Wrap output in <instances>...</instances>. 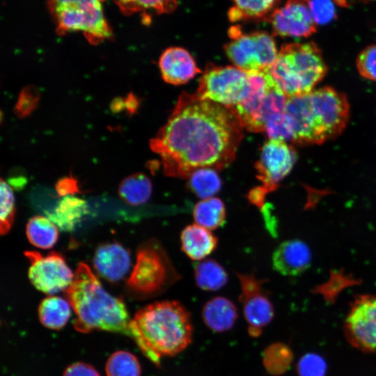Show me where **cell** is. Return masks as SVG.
<instances>
[{
    "label": "cell",
    "instance_id": "obj_21",
    "mask_svg": "<svg viewBox=\"0 0 376 376\" xmlns=\"http://www.w3.org/2000/svg\"><path fill=\"white\" fill-rule=\"evenodd\" d=\"M205 324L212 331L221 333L233 328L237 319L235 304L224 297H215L207 301L202 309Z\"/></svg>",
    "mask_w": 376,
    "mask_h": 376
},
{
    "label": "cell",
    "instance_id": "obj_30",
    "mask_svg": "<svg viewBox=\"0 0 376 376\" xmlns=\"http://www.w3.org/2000/svg\"><path fill=\"white\" fill-rule=\"evenodd\" d=\"M187 179L189 191L202 199L214 197L222 186L217 170L210 168L197 169L193 171Z\"/></svg>",
    "mask_w": 376,
    "mask_h": 376
},
{
    "label": "cell",
    "instance_id": "obj_7",
    "mask_svg": "<svg viewBox=\"0 0 376 376\" xmlns=\"http://www.w3.org/2000/svg\"><path fill=\"white\" fill-rule=\"evenodd\" d=\"M297 158L295 148L285 141L274 139L266 141L255 165L256 178L261 185L247 194L249 203L258 209L263 208L267 194L276 190L279 182L290 173Z\"/></svg>",
    "mask_w": 376,
    "mask_h": 376
},
{
    "label": "cell",
    "instance_id": "obj_15",
    "mask_svg": "<svg viewBox=\"0 0 376 376\" xmlns=\"http://www.w3.org/2000/svg\"><path fill=\"white\" fill-rule=\"evenodd\" d=\"M246 72L245 93L234 109L244 128L251 132L264 131L260 122V111L267 93L276 83L267 70Z\"/></svg>",
    "mask_w": 376,
    "mask_h": 376
},
{
    "label": "cell",
    "instance_id": "obj_12",
    "mask_svg": "<svg viewBox=\"0 0 376 376\" xmlns=\"http://www.w3.org/2000/svg\"><path fill=\"white\" fill-rule=\"evenodd\" d=\"M31 266L29 278L38 290L49 295L65 291L71 284L74 274L58 253L52 251L42 256L35 251L25 252Z\"/></svg>",
    "mask_w": 376,
    "mask_h": 376
},
{
    "label": "cell",
    "instance_id": "obj_40",
    "mask_svg": "<svg viewBox=\"0 0 376 376\" xmlns=\"http://www.w3.org/2000/svg\"><path fill=\"white\" fill-rule=\"evenodd\" d=\"M56 189L61 195L67 196L77 191V182L73 178H65L58 182Z\"/></svg>",
    "mask_w": 376,
    "mask_h": 376
},
{
    "label": "cell",
    "instance_id": "obj_28",
    "mask_svg": "<svg viewBox=\"0 0 376 376\" xmlns=\"http://www.w3.org/2000/svg\"><path fill=\"white\" fill-rule=\"evenodd\" d=\"M26 233L31 244L40 249L52 248L58 237L57 226L48 217L35 216L26 226Z\"/></svg>",
    "mask_w": 376,
    "mask_h": 376
},
{
    "label": "cell",
    "instance_id": "obj_34",
    "mask_svg": "<svg viewBox=\"0 0 376 376\" xmlns=\"http://www.w3.org/2000/svg\"><path fill=\"white\" fill-rule=\"evenodd\" d=\"M0 189V230L1 235H5L10 230L14 221L15 196L10 185L3 179L1 180Z\"/></svg>",
    "mask_w": 376,
    "mask_h": 376
},
{
    "label": "cell",
    "instance_id": "obj_32",
    "mask_svg": "<svg viewBox=\"0 0 376 376\" xmlns=\"http://www.w3.org/2000/svg\"><path fill=\"white\" fill-rule=\"evenodd\" d=\"M107 376H140L141 366L137 358L126 351L113 353L106 363Z\"/></svg>",
    "mask_w": 376,
    "mask_h": 376
},
{
    "label": "cell",
    "instance_id": "obj_38",
    "mask_svg": "<svg viewBox=\"0 0 376 376\" xmlns=\"http://www.w3.org/2000/svg\"><path fill=\"white\" fill-rule=\"evenodd\" d=\"M38 99V93L34 92L33 88H25L20 94L17 103V114L24 116L30 113L37 104Z\"/></svg>",
    "mask_w": 376,
    "mask_h": 376
},
{
    "label": "cell",
    "instance_id": "obj_5",
    "mask_svg": "<svg viewBox=\"0 0 376 376\" xmlns=\"http://www.w3.org/2000/svg\"><path fill=\"white\" fill-rule=\"evenodd\" d=\"M181 279L161 243L155 239L141 243L136 263L125 284L128 296L146 299L159 295Z\"/></svg>",
    "mask_w": 376,
    "mask_h": 376
},
{
    "label": "cell",
    "instance_id": "obj_1",
    "mask_svg": "<svg viewBox=\"0 0 376 376\" xmlns=\"http://www.w3.org/2000/svg\"><path fill=\"white\" fill-rule=\"evenodd\" d=\"M244 128L234 107L183 93L150 145L161 157L166 175L188 178L199 169L228 167Z\"/></svg>",
    "mask_w": 376,
    "mask_h": 376
},
{
    "label": "cell",
    "instance_id": "obj_14",
    "mask_svg": "<svg viewBox=\"0 0 376 376\" xmlns=\"http://www.w3.org/2000/svg\"><path fill=\"white\" fill-rule=\"evenodd\" d=\"M310 0H288L267 19L272 33L281 37L307 38L316 32L318 24L310 8Z\"/></svg>",
    "mask_w": 376,
    "mask_h": 376
},
{
    "label": "cell",
    "instance_id": "obj_18",
    "mask_svg": "<svg viewBox=\"0 0 376 376\" xmlns=\"http://www.w3.org/2000/svg\"><path fill=\"white\" fill-rule=\"evenodd\" d=\"M93 263L102 277L111 282L118 281L130 269V254L118 243L104 244L96 249Z\"/></svg>",
    "mask_w": 376,
    "mask_h": 376
},
{
    "label": "cell",
    "instance_id": "obj_11",
    "mask_svg": "<svg viewBox=\"0 0 376 376\" xmlns=\"http://www.w3.org/2000/svg\"><path fill=\"white\" fill-rule=\"evenodd\" d=\"M347 340L364 352H376V296L363 295L352 302L345 320Z\"/></svg>",
    "mask_w": 376,
    "mask_h": 376
},
{
    "label": "cell",
    "instance_id": "obj_9",
    "mask_svg": "<svg viewBox=\"0 0 376 376\" xmlns=\"http://www.w3.org/2000/svg\"><path fill=\"white\" fill-rule=\"evenodd\" d=\"M247 72L234 66H209L201 76L196 95L222 105L234 107L243 97Z\"/></svg>",
    "mask_w": 376,
    "mask_h": 376
},
{
    "label": "cell",
    "instance_id": "obj_19",
    "mask_svg": "<svg viewBox=\"0 0 376 376\" xmlns=\"http://www.w3.org/2000/svg\"><path fill=\"white\" fill-rule=\"evenodd\" d=\"M311 253L308 246L299 240L282 242L272 255L274 270L285 276H296L310 266Z\"/></svg>",
    "mask_w": 376,
    "mask_h": 376
},
{
    "label": "cell",
    "instance_id": "obj_23",
    "mask_svg": "<svg viewBox=\"0 0 376 376\" xmlns=\"http://www.w3.org/2000/svg\"><path fill=\"white\" fill-rule=\"evenodd\" d=\"M87 204L81 198L67 195L47 213L48 218L64 231H71L87 213Z\"/></svg>",
    "mask_w": 376,
    "mask_h": 376
},
{
    "label": "cell",
    "instance_id": "obj_29",
    "mask_svg": "<svg viewBox=\"0 0 376 376\" xmlns=\"http://www.w3.org/2000/svg\"><path fill=\"white\" fill-rule=\"evenodd\" d=\"M120 11L127 16L136 13L170 14L175 10L178 0H113Z\"/></svg>",
    "mask_w": 376,
    "mask_h": 376
},
{
    "label": "cell",
    "instance_id": "obj_41",
    "mask_svg": "<svg viewBox=\"0 0 376 376\" xmlns=\"http://www.w3.org/2000/svg\"><path fill=\"white\" fill-rule=\"evenodd\" d=\"M361 1H364V2H367V1H372V0H361Z\"/></svg>",
    "mask_w": 376,
    "mask_h": 376
},
{
    "label": "cell",
    "instance_id": "obj_13",
    "mask_svg": "<svg viewBox=\"0 0 376 376\" xmlns=\"http://www.w3.org/2000/svg\"><path fill=\"white\" fill-rule=\"evenodd\" d=\"M313 110L328 140L340 136L350 119V104L343 93L324 86L309 93Z\"/></svg>",
    "mask_w": 376,
    "mask_h": 376
},
{
    "label": "cell",
    "instance_id": "obj_24",
    "mask_svg": "<svg viewBox=\"0 0 376 376\" xmlns=\"http://www.w3.org/2000/svg\"><path fill=\"white\" fill-rule=\"evenodd\" d=\"M196 285L203 290L216 291L228 282V274L224 267L214 259L196 263L194 267Z\"/></svg>",
    "mask_w": 376,
    "mask_h": 376
},
{
    "label": "cell",
    "instance_id": "obj_25",
    "mask_svg": "<svg viewBox=\"0 0 376 376\" xmlns=\"http://www.w3.org/2000/svg\"><path fill=\"white\" fill-rule=\"evenodd\" d=\"M70 306L67 299L50 295L45 298L39 305V320L49 329H60L70 318Z\"/></svg>",
    "mask_w": 376,
    "mask_h": 376
},
{
    "label": "cell",
    "instance_id": "obj_36",
    "mask_svg": "<svg viewBox=\"0 0 376 376\" xmlns=\"http://www.w3.org/2000/svg\"><path fill=\"white\" fill-rule=\"evenodd\" d=\"M356 65L361 77L376 81V45L366 47L359 54Z\"/></svg>",
    "mask_w": 376,
    "mask_h": 376
},
{
    "label": "cell",
    "instance_id": "obj_3",
    "mask_svg": "<svg viewBox=\"0 0 376 376\" xmlns=\"http://www.w3.org/2000/svg\"><path fill=\"white\" fill-rule=\"evenodd\" d=\"M64 292L76 315L74 327L77 331L100 329L132 338V320L125 304L103 288L86 264H79Z\"/></svg>",
    "mask_w": 376,
    "mask_h": 376
},
{
    "label": "cell",
    "instance_id": "obj_27",
    "mask_svg": "<svg viewBox=\"0 0 376 376\" xmlns=\"http://www.w3.org/2000/svg\"><path fill=\"white\" fill-rule=\"evenodd\" d=\"M150 178L141 173L125 178L120 184L118 194L121 199L131 205H140L148 202L152 194Z\"/></svg>",
    "mask_w": 376,
    "mask_h": 376
},
{
    "label": "cell",
    "instance_id": "obj_16",
    "mask_svg": "<svg viewBox=\"0 0 376 376\" xmlns=\"http://www.w3.org/2000/svg\"><path fill=\"white\" fill-rule=\"evenodd\" d=\"M285 111L293 124L292 143L302 146L319 145L328 140L313 110L309 93L288 98Z\"/></svg>",
    "mask_w": 376,
    "mask_h": 376
},
{
    "label": "cell",
    "instance_id": "obj_31",
    "mask_svg": "<svg viewBox=\"0 0 376 376\" xmlns=\"http://www.w3.org/2000/svg\"><path fill=\"white\" fill-rule=\"evenodd\" d=\"M263 363L267 372L272 375L285 373L293 360L291 349L280 342L273 343L263 351Z\"/></svg>",
    "mask_w": 376,
    "mask_h": 376
},
{
    "label": "cell",
    "instance_id": "obj_22",
    "mask_svg": "<svg viewBox=\"0 0 376 376\" xmlns=\"http://www.w3.org/2000/svg\"><path fill=\"white\" fill-rule=\"evenodd\" d=\"M230 1L232 6L228 10V17L233 23L267 21L280 2V0Z\"/></svg>",
    "mask_w": 376,
    "mask_h": 376
},
{
    "label": "cell",
    "instance_id": "obj_2",
    "mask_svg": "<svg viewBox=\"0 0 376 376\" xmlns=\"http://www.w3.org/2000/svg\"><path fill=\"white\" fill-rule=\"evenodd\" d=\"M132 338L142 353L157 366L164 357H173L192 341L189 312L178 301H159L139 309L132 320Z\"/></svg>",
    "mask_w": 376,
    "mask_h": 376
},
{
    "label": "cell",
    "instance_id": "obj_10",
    "mask_svg": "<svg viewBox=\"0 0 376 376\" xmlns=\"http://www.w3.org/2000/svg\"><path fill=\"white\" fill-rule=\"evenodd\" d=\"M240 284L239 301L248 324V332L252 337L259 336L263 328L273 319L274 310L267 292L264 289L265 279H258L253 273L235 272Z\"/></svg>",
    "mask_w": 376,
    "mask_h": 376
},
{
    "label": "cell",
    "instance_id": "obj_8",
    "mask_svg": "<svg viewBox=\"0 0 376 376\" xmlns=\"http://www.w3.org/2000/svg\"><path fill=\"white\" fill-rule=\"evenodd\" d=\"M230 41L225 52L235 67L245 71L268 70L276 61L279 52L274 36L264 31L244 33L239 26L228 31Z\"/></svg>",
    "mask_w": 376,
    "mask_h": 376
},
{
    "label": "cell",
    "instance_id": "obj_4",
    "mask_svg": "<svg viewBox=\"0 0 376 376\" xmlns=\"http://www.w3.org/2000/svg\"><path fill=\"white\" fill-rule=\"evenodd\" d=\"M267 71L290 98L312 92L326 75L327 66L315 42H293L281 48L276 61Z\"/></svg>",
    "mask_w": 376,
    "mask_h": 376
},
{
    "label": "cell",
    "instance_id": "obj_20",
    "mask_svg": "<svg viewBox=\"0 0 376 376\" xmlns=\"http://www.w3.org/2000/svg\"><path fill=\"white\" fill-rule=\"evenodd\" d=\"M181 250L189 258L201 260L213 252L218 239L210 231L196 223L184 228L180 234Z\"/></svg>",
    "mask_w": 376,
    "mask_h": 376
},
{
    "label": "cell",
    "instance_id": "obj_33",
    "mask_svg": "<svg viewBox=\"0 0 376 376\" xmlns=\"http://www.w3.org/2000/svg\"><path fill=\"white\" fill-rule=\"evenodd\" d=\"M264 131L269 139L284 141L293 139V124L285 111L272 116L266 123Z\"/></svg>",
    "mask_w": 376,
    "mask_h": 376
},
{
    "label": "cell",
    "instance_id": "obj_35",
    "mask_svg": "<svg viewBox=\"0 0 376 376\" xmlns=\"http://www.w3.org/2000/svg\"><path fill=\"white\" fill-rule=\"evenodd\" d=\"M297 370L299 376H325L327 363L320 355L308 353L299 360Z\"/></svg>",
    "mask_w": 376,
    "mask_h": 376
},
{
    "label": "cell",
    "instance_id": "obj_6",
    "mask_svg": "<svg viewBox=\"0 0 376 376\" xmlns=\"http://www.w3.org/2000/svg\"><path fill=\"white\" fill-rule=\"evenodd\" d=\"M105 0H47L50 17L60 36L81 32L92 45L113 37L103 11Z\"/></svg>",
    "mask_w": 376,
    "mask_h": 376
},
{
    "label": "cell",
    "instance_id": "obj_26",
    "mask_svg": "<svg viewBox=\"0 0 376 376\" xmlns=\"http://www.w3.org/2000/svg\"><path fill=\"white\" fill-rule=\"evenodd\" d=\"M193 217L196 224L208 230L217 229L226 222L225 205L217 197L202 199L194 205Z\"/></svg>",
    "mask_w": 376,
    "mask_h": 376
},
{
    "label": "cell",
    "instance_id": "obj_37",
    "mask_svg": "<svg viewBox=\"0 0 376 376\" xmlns=\"http://www.w3.org/2000/svg\"><path fill=\"white\" fill-rule=\"evenodd\" d=\"M310 8L317 24H325L336 15L334 0H310Z\"/></svg>",
    "mask_w": 376,
    "mask_h": 376
},
{
    "label": "cell",
    "instance_id": "obj_17",
    "mask_svg": "<svg viewBox=\"0 0 376 376\" xmlns=\"http://www.w3.org/2000/svg\"><path fill=\"white\" fill-rule=\"evenodd\" d=\"M162 79L173 85L186 84L201 72L191 54L180 47L166 49L159 60Z\"/></svg>",
    "mask_w": 376,
    "mask_h": 376
},
{
    "label": "cell",
    "instance_id": "obj_39",
    "mask_svg": "<svg viewBox=\"0 0 376 376\" xmlns=\"http://www.w3.org/2000/svg\"><path fill=\"white\" fill-rule=\"evenodd\" d=\"M63 376H100V375L92 366L83 362H77L68 366Z\"/></svg>",
    "mask_w": 376,
    "mask_h": 376
}]
</instances>
